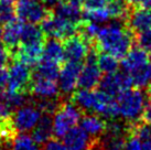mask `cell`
<instances>
[{
	"label": "cell",
	"mask_w": 151,
	"mask_h": 150,
	"mask_svg": "<svg viewBox=\"0 0 151 150\" xmlns=\"http://www.w3.org/2000/svg\"><path fill=\"white\" fill-rule=\"evenodd\" d=\"M134 34L124 25V20L115 19L111 23L99 28L94 46L97 50L109 53L117 58H122L132 48Z\"/></svg>",
	"instance_id": "6da1fadb"
},
{
	"label": "cell",
	"mask_w": 151,
	"mask_h": 150,
	"mask_svg": "<svg viewBox=\"0 0 151 150\" xmlns=\"http://www.w3.org/2000/svg\"><path fill=\"white\" fill-rule=\"evenodd\" d=\"M146 102V96L139 87L124 91L117 96L119 116L127 121L137 120L141 116Z\"/></svg>",
	"instance_id": "7a4b0ae2"
},
{
	"label": "cell",
	"mask_w": 151,
	"mask_h": 150,
	"mask_svg": "<svg viewBox=\"0 0 151 150\" xmlns=\"http://www.w3.org/2000/svg\"><path fill=\"white\" fill-rule=\"evenodd\" d=\"M82 118V110L73 102L64 100L54 112L53 129L58 138H62L68 130L75 127Z\"/></svg>",
	"instance_id": "3957f363"
},
{
	"label": "cell",
	"mask_w": 151,
	"mask_h": 150,
	"mask_svg": "<svg viewBox=\"0 0 151 150\" xmlns=\"http://www.w3.org/2000/svg\"><path fill=\"white\" fill-rule=\"evenodd\" d=\"M78 25L80 23H74L72 21L56 16L53 11H50V13L41 22L40 27L46 38H53L61 41L77 34Z\"/></svg>",
	"instance_id": "277c9868"
},
{
	"label": "cell",
	"mask_w": 151,
	"mask_h": 150,
	"mask_svg": "<svg viewBox=\"0 0 151 150\" xmlns=\"http://www.w3.org/2000/svg\"><path fill=\"white\" fill-rule=\"evenodd\" d=\"M9 79L7 91L10 93H29L32 73L29 66L13 60L9 67Z\"/></svg>",
	"instance_id": "5b68a950"
},
{
	"label": "cell",
	"mask_w": 151,
	"mask_h": 150,
	"mask_svg": "<svg viewBox=\"0 0 151 150\" xmlns=\"http://www.w3.org/2000/svg\"><path fill=\"white\" fill-rule=\"evenodd\" d=\"M16 16L18 19L27 23H41L51 10L45 8L35 0H17L16 1Z\"/></svg>",
	"instance_id": "8992f818"
},
{
	"label": "cell",
	"mask_w": 151,
	"mask_h": 150,
	"mask_svg": "<svg viewBox=\"0 0 151 150\" xmlns=\"http://www.w3.org/2000/svg\"><path fill=\"white\" fill-rule=\"evenodd\" d=\"M132 85H134V82L129 73L115 72V73L106 74L104 77H101L98 87H99V91L115 97L124 91L131 88Z\"/></svg>",
	"instance_id": "52a82bcc"
},
{
	"label": "cell",
	"mask_w": 151,
	"mask_h": 150,
	"mask_svg": "<svg viewBox=\"0 0 151 150\" xmlns=\"http://www.w3.org/2000/svg\"><path fill=\"white\" fill-rule=\"evenodd\" d=\"M40 118L41 112L34 105H24L13 112L11 121L18 133H27L33 129Z\"/></svg>",
	"instance_id": "ba28073f"
},
{
	"label": "cell",
	"mask_w": 151,
	"mask_h": 150,
	"mask_svg": "<svg viewBox=\"0 0 151 150\" xmlns=\"http://www.w3.org/2000/svg\"><path fill=\"white\" fill-rule=\"evenodd\" d=\"M83 69L82 62L66 61L64 65L61 66L59 74V88L60 92L64 95H70L74 92L77 86L78 76Z\"/></svg>",
	"instance_id": "9c48e42d"
},
{
	"label": "cell",
	"mask_w": 151,
	"mask_h": 150,
	"mask_svg": "<svg viewBox=\"0 0 151 150\" xmlns=\"http://www.w3.org/2000/svg\"><path fill=\"white\" fill-rule=\"evenodd\" d=\"M92 44L87 42L80 34H75L73 37L64 40V61H74L82 62V60L86 58L89 52Z\"/></svg>",
	"instance_id": "30bf717a"
},
{
	"label": "cell",
	"mask_w": 151,
	"mask_h": 150,
	"mask_svg": "<svg viewBox=\"0 0 151 150\" xmlns=\"http://www.w3.org/2000/svg\"><path fill=\"white\" fill-rule=\"evenodd\" d=\"M60 88L54 79L31 76L29 93L37 98H58Z\"/></svg>",
	"instance_id": "8fae6325"
},
{
	"label": "cell",
	"mask_w": 151,
	"mask_h": 150,
	"mask_svg": "<svg viewBox=\"0 0 151 150\" xmlns=\"http://www.w3.org/2000/svg\"><path fill=\"white\" fill-rule=\"evenodd\" d=\"M22 27H23V23L19 19H13L12 21L4 25L1 38H2L4 45L7 48V50L10 53V56L18 50V48L21 44Z\"/></svg>",
	"instance_id": "7c38bea8"
},
{
	"label": "cell",
	"mask_w": 151,
	"mask_h": 150,
	"mask_svg": "<svg viewBox=\"0 0 151 150\" xmlns=\"http://www.w3.org/2000/svg\"><path fill=\"white\" fill-rule=\"evenodd\" d=\"M44 44H31V45H20L18 50L11 55V58L16 61L23 63L28 66L37 65L43 55Z\"/></svg>",
	"instance_id": "4fadbf2b"
},
{
	"label": "cell",
	"mask_w": 151,
	"mask_h": 150,
	"mask_svg": "<svg viewBox=\"0 0 151 150\" xmlns=\"http://www.w3.org/2000/svg\"><path fill=\"white\" fill-rule=\"evenodd\" d=\"M127 25L134 34L150 30L151 9H132L127 18Z\"/></svg>",
	"instance_id": "5bb4252c"
},
{
	"label": "cell",
	"mask_w": 151,
	"mask_h": 150,
	"mask_svg": "<svg viewBox=\"0 0 151 150\" xmlns=\"http://www.w3.org/2000/svg\"><path fill=\"white\" fill-rule=\"evenodd\" d=\"M101 71L97 65V63L93 62H85V65H83V69L78 76L77 86L81 88L86 89H93L101 82Z\"/></svg>",
	"instance_id": "9a60e30c"
},
{
	"label": "cell",
	"mask_w": 151,
	"mask_h": 150,
	"mask_svg": "<svg viewBox=\"0 0 151 150\" xmlns=\"http://www.w3.org/2000/svg\"><path fill=\"white\" fill-rule=\"evenodd\" d=\"M54 135L53 129V118L51 117V114H44L41 115V118L39 119L38 124L35 125L31 137L38 145L45 144L47 140H50L52 136Z\"/></svg>",
	"instance_id": "2e32d148"
},
{
	"label": "cell",
	"mask_w": 151,
	"mask_h": 150,
	"mask_svg": "<svg viewBox=\"0 0 151 150\" xmlns=\"http://www.w3.org/2000/svg\"><path fill=\"white\" fill-rule=\"evenodd\" d=\"M122 66L125 70V72L131 73L148 63L147 51L140 46L131 48L126 56L122 58Z\"/></svg>",
	"instance_id": "e0dca14e"
},
{
	"label": "cell",
	"mask_w": 151,
	"mask_h": 150,
	"mask_svg": "<svg viewBox=\"0 0 151 150\" xmlns=\"http://www.w3.org/2000/svg\"><path fill=\"white\" fill-rule=\"evenodd\" d=\"M80 121L81 128H83L92 137H101L105 133L107 123L103 117L97 114H86L81 118Z\"/></svg>",
	"instance_id": "ac0fdd59"
},
{
	"label": "cell",
	"mask_w": 151,
	"mask_h": 150,
	"mask_svg": "<svg viewBox=\"0 0 151 150\" xmlns=\"http://www.w3.org/2000/svg\"><path fill=\"white\" fill-rule=\"evenodd\" d=\"M45 41L46 35L41 29V27H38L35 23L23 25L21 31V45L44 44Z\"/></svg>",
	"instance_id": "d6986e66"
},
{
	"label": "cell",
	"mask_w": 151,
	"mask_h": 150,
	"mask_svg": "<svg viewBox=\"0 0 151 150\" xmlns=\"http://www.w3.org/2000/svg\"><path fill=\"white\" fill-rule=\"evenodd\" d=\"M43 61H49V62H54L58 64L64 61V48L63 44L60 42L58 39H53L51 38L44 43V48H43Z\"/></svg>",
	"instance_id": "ffe728a7"
},
{
	"label": "cell",
	"mask_w": 151,
	"mask_h": 150,
	"mask_svg": "<svg viewBox=\"0 0 151 150\" xmlns=\"http://www.w3.org/2000/svg\"><path fill=\"white\" fill-rule=\"evenodd\" d=\"M72 102L82 110V112H93L95 104V91L81 88L72 96Z\"/></svg>",
	"instance_id": "44dd1931"
},
{
	"label": "cell",
	"mask_w": 151,
	"mask_h": 150,
	"mask_svg": "<svg viewBox=\"0 0 151 150\" xmlns=\"http://www.w3.org/2000/svg\"><path fill=\"white\" fill-rule=\"evenodd\" d=\"M53 12L61 18H64L68 21H72L74 23H80L82 19V12L80 10V7L75 4H72L65 0H62L56 8L53 10Z\"/></svg>",
	"instance_id": "7402d4cb"
},
{
	"label": "cell",
	"mask_w": 151,
	"mask_h": 150,
	"mask_svg": "<svg viewBox=\"0 0 151 150\" xmlns=\"http://www.w3.org/2000/svg\"><path fill=\"white\" fill-rule=\"evenodd\" d=\"M60 70H61V64L41 60L38 63V65L35 67L34 72L32 73V75L56 81V79L59 77Z\"/></svg>",
	"instance_id": "603a6c76"
},
{
	"label": "cell",
	"mask_w": 151,
	"mask_h": 150,
	"mask_svg": "<svg viewBox=\"0 0 151 150\" xmlns=\"http://www.w3.org/2000/svg\"><path fill=\"white\" fill-rule=\"evenodd\" d=\"M129 74L131 75L134 85H136L137 87L142 88L145 86H148L151 82V64L147 63Z\"/></svg>",
	"instance_id": "cb8c5ba5"
},
{
	"label": "cell",
	"mask_w": 151,
	"mask_h": 150,
	"mask_svg": "<svg viewBox=\"0 0 151 150\" xmlns=\"http://www.w3.org/2000/svg\"><path fill=\"white\" fill-rule=\"evenodd\" d=\"M97 65L101 72H104L106 74H110L118 71L119 62H118V58H115L114 55L103 52L101 54H98Z\"/></svg>",
	"instance_id": "d4e9b609"
},
{
	"label": "cell",
	"mask_w": 151,
	"mask_h": 150,
	"mask_svg": "<svg viewBox=\"0 0 151 150\" xmlns=\"http://www.w3.org/2000/svg\"><path fill=\"white\" fill-rule=\"evenodd\" d=\"M10 148L11 150H40L38 144L34 141L33 138L23 133H18Z\"/></svg>",
	"instance_id": "484cf974"
},
{
	"label": "cell",
	"mask_w": 151,
	"mask_h": 150,
	"mask_svg": "<svg viewBox=\"0 0 151 150\" xmlns=\"http://www.w3.org/2000/svg\"><path fill=\"white\" fill-rule=\"evenodd\" d=\"M82 19L95 23H101L108 21L110 19V14L106 7L99 9H84V11L82 12Z\"/></svg>",
	"instance_id": "4316f807"
},
{
	"label": "cell",
	"mask_w": 151,
	"mask_h": 150,
	"mask_svg": "<svg viewBox=\"0 0 151 150\" xmlns=\"http://www.w3.org/2000/svg\"><path fill=\"white\" fill-rule=\"evenodd\" d=\"M101 139L103 150H125L126 148V136H106Z\"/></svg>",
	"instance_id": "83f0119b"
},
{
	"label": "cell",
	"mask_w": 151,
	"mask_h": 150,
	"mask_svg": "<svg viewBox=\"0 0 151 150\" xmlns=\"http://www.w3.org/2000/svg\"><path fill=\"white\" fill-rule=\"evenodd\" d=\"M16 4L1 2L0 1V25H7L8 22L16 19Z\"/></svg>",
	"instance_id": "f1b7e54d"
},
{
	"label": "cell",
	"mask_w": 151,
	"mask_h": 150,
	"mask_svg": "<svg viewBox=\"0 0 151 150\" xmlns=\"http://www.w3.org/2000/svg\"><path fill=\"white\" fill-rule=\"evenodd\" d=\"M134 42L146 51H151V29L134 34Z\"/></svg>",
	"instance_id": "f546056e"
},
{
	"label": "cell",
	"mask_w": 151,
	"mask_h": 150,
	"mask_svg": "<svg viewBox=\"0 0 151 150\" xmlns=\"http://www.w3.org/2000/svg\"><path fill=\"white\" fill-rule=\"evenodd\" d=\"M42 150H68V148L66 147V145L64 142L60 141L59 139H52L44 144Z\"/></svg>",
	"instance_id": "4dcf8cb0"
},
{
	"label": "cell",
	"mask_w": 151,
	"mask_h": 150,
	"mask_svg": "<svg viewBox=\"0 0 151 150\" xmlns=\"http://www.w3.org/2000/svg\"><path fill=\"white\" fill-rule=\"evenodd\" d=\"M125 150H142V141L136 136H127Z\"/></svg>",
	"instance_id": "1f68e13d"
},
{
	"label": "cell",
	"mask_w": 151,
	"mask_h": 150,
	"mask_svg": "<svg viewBox=\"0 0 151 150\" xmlns=\"http://www.w3.org/2000/svg\"><path fill=\"white\" fill-rule=\"evenodd\" d=\"M139 119L148 124V125H151V97H148L147 102L145 104V107H143V110L141 112V116Z\"/></svg>",
	"instance_id": "d6a6232c"
},
{
	"label": "cell",
	"mask_w": 151,
	"mask_h": 150,
	"mask_svg": "<svg viewBox=\"0 0 151 150\" xmlns=\"http://www.w3.org/2000/svg\"><path fill=\"white\" fill-rule=\"evenodd\" d=\"M129 8L151 9V0H126Z\"/></svg>",
	"instance_id": "836d02e7"
},
{
	"label": "cell",
	"mask_w": 151,
	"mask_h": 150,
	"mask_svg": "<svg viewBox=\"0 0 151 150\" xmlns=\"http://www.w3.org/2000/svg\"><path fill=\"white\" fill-rule=\"evenodd\" d=\"M109 0H84V9H99L105 8Z\"/></svg>",
	"instance_id": "e575fe53"
},
{
	"label": "cell",
	"mask_w": 151,
	"mask_h": 150,
	"mask_svg": "<svg viewBox=\"0 0 151 150\" xmlns=\"http://www.w3.org/2000/svg\"><path fill=\"white\" fill-rule=\"evenodd\" d=\"M9 72L4 66L0 67V94H2L7 91L8 87Z\"/></svg>",
	"instance_id": "d590c367"
},
{
	"label": "cell",
	"mask_w": 151,
	"mask_h": 150,
	"mask_svg": "<svg viewBox=\"0 0 151 150\" xmlns=\"http://www.w3.org/2000/svg\"><path fill=\"white\" fill-rule=\"evenodd\" d=\"M9 58H10L9 51L2 43H0V67L6 66L9 62Z\"/></svg>",
	"instance_id": "8d00e7d4"
},
{
	"label": "cell",
	"mask_w": 151,
	"mask_h": 150,
	"mask_svg": "<svg viewBox=\"0 0 151 150\" xmlns=\"http://www.w3.org/2000/svg\"><path fill=\"white\" fill-rule=\"evenodd\" d=\"M43 1V4L45 6L46 9H49L51 11H53L55 8H56V6L62 1V0H42Z\"/></svg>",
	"instance_id": "74e56055"
},
{
	"label": "cell",
	"mask_w": 151,
	"mask_h": 150,
	"mask_svg": "<svg viewBox=\"0 0 151 150\" xmlns=\"http://www.w3.org/2000/svg\"><path fill=\"white\" fill-rule=\"evenodd\" d=\"M65 1L70 2V4H75L77 7H81V6L83 4V2H84V0H65Z\"/></svg>",
	"instance_id": "f35d334b"
},
{
	"label": "cell",
	"mask_w": 151,
	"mask_h": 150,
	"mask_svg": "<svg viewBox=\"0 0 151 150\" xmlns=\"http://www.w3.org/2000/svg\"><path fill=\"white\" fill-rule=\"evenodd\" d=\"M1 2H10V4H16L17 0H0Z\"/></svg>",
	"instance_id": "ab89813d"
},
{
	"label": "cell",
	"mask_w": 151,
	"mask_h": 150,
	"mask_svg": "<svg viewBox=\"0 0 151 150\" xmlns=\"http://www.w3.org/2000/svg\"><path fill=\"white\" fill-rule=\"evenodd\" d=\"M148 95H149V97H151V82L148 85Z\"/></svg>",
	"instance_id": "60d3db41"
},
{
	"label": "cell",
	"mask_w": 151,
	"mask_h": 150,
	"mask_svg": "<svg viewBox=\"0 0 151 150\" xmlns=\"http://www.w3.org/2000/svg\"><path fill=\"white\" fill-rule=\"evenodd\" d=\"M2 35V28H1V25H0V38Z\"/></svg>",
	"instance_id": "b9f144b4"
},
{
	"label": "cell",
	"mask_w": 151,
	"mask_h": 150,
	"mask_svg": "<svg viewBox=\"0 0 151 150\" xmlns=\"http://www.w3.org/2000/svg\"><path fill=\"white\" fill-rule=\"evenodd\" d=\"M149 60H150V63H151V53H150V56H149Z\"/></svg>",
	"instance_id": "7bdbcfd3"
},
{
	"label": "cell",
	"mask_w": 151,
	"mask_h": 150,
	"mask_svg": "<svg viewBox=\"0 0 151 150\" xmlns=\"http://www.w3.org/2000/svg\"><path fill=\"white\" fill-rule=\"evenodd\" d=\"M35 1H39V0H35Z\"/></svg>",
	"instance_id": "ee69618b"
}]
</instances>
